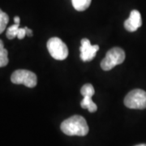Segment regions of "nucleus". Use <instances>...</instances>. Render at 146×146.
<instances>
[{
	"instance_id": "nucleus-11",
	"label": "nucleus",
	"mask_w": 146,
	"mask_h": 146,
	"mask_svg": "<svg viewBox=\"0 0 146 146\" xmlns=\"http://www.w3.org/2000/svg\"><path fill=\"white\" fill-rule=\"evenodd\" d=\"M19 29H20V24H15V25H13L9 27L7 29V33H6L7 37L9 40L14 39L16 36H17Z\"/></svg>"
},
{
	"instance_id": "nucleus-15",
	"label": "nucleus",
	"mask_w": 146,
	"mask_h": 146,
	"mask_svg": "<svg viewBox=\"0 0 146 146\" xmlns=\"http://www.w3.org/2000/svg\"><path fill=\"white\" fill-rule=\"evenodd\" d=\"M14 21H15V24H20L21 22V19L19 16H15L14 17Z\"/></svg>"
},
{
	"instance_id": "nucleus-3",
	"label": "nucleus",
	"mask_w": 146,
	"mask_h": 146,
	"mask_svg": "<svg viewBox=\"0 0 146 146\" xmlns=\"http://www.w3.org/2000/svg\"><path fill=\"white\" fill-rule=\"evenodd\" d=\"M124 105L130 109H146V92L142 89H134L127 94Z\"/></svg>"
},
{
	"instance_id": "nucleus-13",
	"label": "nucleus",
	"mask_w": 146,
	"mask_h": 146,
	"mask_svg": "<svg viewBox=\"0 0 146 146\" xmlns=\"http://www.w3.org/2000/svg\"><path fill=\"white\" fill-rule=\"evenodd\" d=\"M26 36V29L25 27V28H20L19 31H18V34H17V37L18 39H23L25 36Z\"/></svg>"
},
{
	"instance_id": "nucleus-10",
	"label": "nucleus",
	"mask_w": 146,
	"mask_h": 146,
	"mask_svg": "<svg viewBox=\"0 0 146 146\" xmlns=\"http://www.w3.org/2000/svg\"><path fill=\"white\" fill-rule=\"evenodd\" d=\"M92 0H72L73 7L76 11H83L89 8Z\"/></svg>"
},
{
	"instance_id": "nucleus-9",
	"label": "nucleus",
	"mask_w": 146,
	"mask_h": 146,
	"mask_svg": "<svg viewBox=\"0 0 146 146\" xmlns=\"http://www.w3.org/2000/svg\"><path fill=\"white\" fill-rule=\"evenodd\" d=\"M9 63L8 51L4 48V45L2 40H0V68H3Z\"/></svg>"
},
{
	"instance_id": "nucleus-1",
	"label": "nucleus",
	"mask_w": 146,
	"mask_h": 146,
	"mask_svg": "<svg viewBox=\"0 0 146 146\" xmlns=\"http://www.w3.org/2000/svg\"><path fill=\"white\" fill-rule=\"evenodd\" d=\"M61 131L68 136H86L89 132V126L84 117L73 115L64 120L60 126Z\"/></svg>"
},
{
	"instance_id": "nucleus-12",
	"label": "nucleus",
	"mask_w": 146,
	"mask_h": 146,
	"mask_svg": "<svg viewBox=\"0 0 146 146\" xmlns=\"http://www.w3.org/2000/svg\"><path fill=\"white\" fill-rule=\"evenodd\" d=\"M8 21H9V17L7 14L0 9V34L5 30L6 27L8 24Z\"/></svg>"
},
{
	"instance_id": "nucleus-2",
	"label": "nucleus",
	"mask_w": 146,
	"mask_h": 146,
	"mask_svg": "<svg viewBox=\"0 0 146 146\" xmlns=\"http://www.w3.org/2000/svg\"><path fill=\"white\" fill-rule=\"evenodd\" d=\"M125 59V52L119 47H114L106 53V57L101 62V68L104 71H110L115 66L123 63Z\"/></svg>"
},
{
	"instance_id": "nucleus-7",
	"label": "nucleus",
	"mask_w": 146,
	"mask_h": 146,
	"mask_svg": "<svg viewBox=\"0 0 146 146\" xmlns=\"http://www.w3.org/2000/svg\"><path fill=\"white\" fill-rule=\"evenodd\" d=\"M98 50L99 46L98 45H92L89 39L84 38L81 40V46L80 47V58L84 62L91 61L96 56Z\"/></svg>"
},
{
	"instance_id": "nucleus-16",
	"label": "nucleus",
	"mask_w": 146,
	"mask_h": 146,
	"mask_svg": "<svg viewBox=\"0 0 146 146\" xmlns=\"http://www.w3.org/2000/svg\"><path fill=\"white\" fill-rule=\"evenodd\" d=\"M136 146H146L145 144H141V145H137Z\"/></svg>"
},
{
	"instance_id": "nucleus-6",
	"label": "nucleus",
	"mask_w": 146,
	"mask_h": 146,
	"mask_svg": "<svg viewBox=\"0 0 146 146\" xmlns=\"http://www.w3.org/2000/svg\"><path fill=\"white\" fill-rule=\"evenodd\" d=\"M95 90L94 86L91 84H85L80 89V94L84 97L83 100L80 102V106L83 109H88L89 112L94 113L97 111L98 106L92 100Z\"/></svg>"
},
{
	"instance_id": "nucleus-4",
	"label": "nucleus",
	"mask_w": 146,
	"mask_h": 146,
	"mask_svg": "<svg viewBox=\"0 0 146 146\" xmlns=\"http://www.w3.org/2000/svg\"><path fill=\"white\" fill-rule=\"evenodd\" d=\"M11 81L15 84H24L28 88H34L37 83V77L33 72L20 69L12 73Z\"/></svg>"
},
{
	"instance_id": "nucleus-14",
	"label": "nucleus",
	"mask_w": 146,
	"mask_h": 146,
	"mask_svg": "<svg viewBox=\"0 0 146 146\" xmlns=\"http://www.w3.org/2000/svg\"><path fill=\"white\" fill-rule=\"evenodd\" d=\"M25 29H26V35L29 36H33V31L31 29H29V28L25 27Z\"/></svg>"
},
{
	"instance_id": "nucleus-5",
	"label": "nucleus",
	"mask_w": 146,
	"mask_h": 146,
	"mask_svg": "<svg viewBox=\"0 0 146 146\" xmlns=\"http://www.w3.org/2000/svg\"><path fill=\"white\" fill-rule=\"evenodd\" d=\"M47 49L54 59L64 60L68 56V49L66 44L58 37H52L47 42Z\"/></svg>"
},
{
	"instance_id": "nucleus-8",
	"label": "nucleus",
	"mask_w": 146,
	"mask_h": 146,
	"mask_svg": "<svg viewBox=\"0 0 146 146\" xmlns=\"http://www.w3.org/2000/svg\"><path fill=\"white\" fill-rule=\"evenodd\" d=\"M141 25H142V19L140 11L137 10L131 11L129 18L124 21V28L128 32H135Z\"/></svg>"
}]
</instances>
